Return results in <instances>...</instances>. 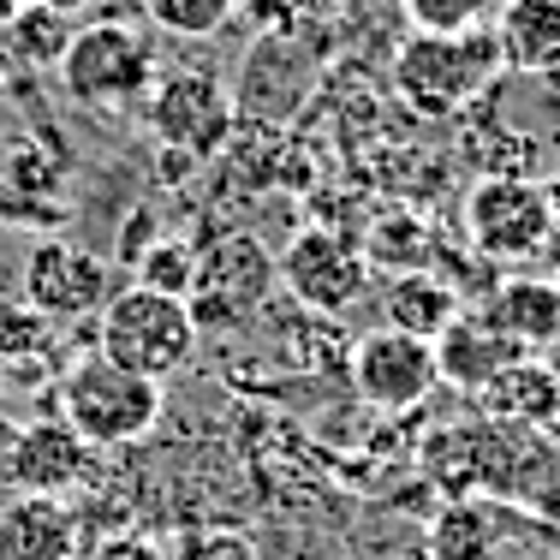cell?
<instances>
[{
	"label": "cell",
	"instance_id": "9a60e30c",
	"mask_svg": "<svg viewBox=\"0 0 560 560\" xmlns=\"http://www.w3.org/2000/svg\"><path fill=\"white\" fill-rule=\"evenodd\" d=\"M477 316L495 328L501 340H513L518 352H542L560 346V292L542 275H506L501 287H489L477 299Z\"/></svg>",
	"mask_w": 560,
	"mask_h": 560
},
{
	"label": "cell",
	"instance_id": "8fae6325",
	"mask_svg": "<svg viewBox=\"0 0 560 560\" xmlns=\"http://www.w3.org/2000/svg\"><path fill=\"white\" fill-rule=\"evenodd\" d=\"M108 299H114V275L96 250L48 238L24 262V311H36L43 323H72V316L102 311Z\"/></svg>",
	"mask_w": 560,
	"mask_h": 560
},
{
	"label": "cell",
	"instance_id": "ffe728a7",
	"mask_svg": "<svg viewBox=\"0 0 560 560\" xmlns=\"http://www.w3.org/2000/svg\"><path fill=\"white\" fill-rule=\"evenodd\" d=\"M495 501H506L513 513H525L530 525H542V518L560 513V442L555 435H525V442H518Z\"/></svg>",
	"mask_w": 560,
	"mask_h": 560
},
{
	"label": "cell",
	"instance_id": "f546056e",
	"mask_svg": "<svg viewBox=\"0 0 560 560\" xmlns=\"http://www.w3.org/2000/svg\"><path fill=\"white\" fill-rule=\"evenodd\" d=\"M12 435H19V423H7V418H0V453L12 447Z\"/></svg>",
	"mask_w": 560,
	"mask_h": 560
},
{
	"label": "cell",
	"instance_id": "d6986e66",
	"mask_svg": "<svg viewBox=\"0 0 560 560\" xmlns=\"http://www.w3.org/2000/svg\"><path fill=\"white\" fill-rule=\"evenodd\" d=\"M459 311H465V299L447 287L442 275H430V269L388 275V287H382V316H388L382 328H399V335H411V340H430L435 346V335H442Z\"/></svg>",
	"mask_w": 560,
	"mask_h": 560
},
{
	"label": "cell",
	"instance_id": "6da1fadb",
	"mask_svg": "<svg viewBox=\"0 0 560 560\" xmlns=\"http://www.w3.org/2000/svg\"><path fill=\"white\" fill-rule=\"evenodd\" d=\"M60 90L90 114H126L155 90V36L138 19H90L78 24L60 55Z\"/></svg>",
	"mask_w": 560,
	"mask_h": 560
},
{
	"label": "cell",
	"instance_id": "30bf717a",
	"mask_svg": "<svg viewBox=\"0 0 560 560\" xmlns=\"http://www.w3.org/2000/svg\"><path fill=\"white\" fill-rule=\"evenodd\" d=\"M435 346L430 340H411L399 328H370L352 346V388L364 406L376 411H411L435 394Z\"/></svg>",
	"mask_w": 560,
	"mask_h": 560
},
{
	"label": "cell",
	"instance_id": "5bb4252c",
	"mask_svg": "<svg viewBox=\"0 0 560 560\" xmlns=\"http://www.w3.org/2000/svg\"><path fill=\"white\" fill-rule=\"evenodd\" d=\"M84 525L72 501L55 495H7L0 501V560H78Z\"/></svg>",
	"mask_w": 560,
	"mask_h": 560
},
{
	"label": "cell",
	"instance_id": "2e32d148",
	"mask_svg": "<svg viewBox=\"0 0 560 560\" xmlns=\"http://www.w3.org/2000/svg\"><path fill=\"white\" fill-rule=\"evenodd\" d=\"M518 358H530V352H518L513 340H501L477 311H459L442 335H435V376L459 394H483L506 364H518Z\"/></svg>",
	"mask_w": 560,
	"mask_h": 560
},
{
	"label": "cell",
	"instance_id": "ba28073f",
	"mask_svg": "<svg viewBox=\"0 0 560 560\" xmlns=\"http://www.w3.org/2000/svg\"><path fill=\"white\" fill-rule=\"evenodd\" d=\"M275 275L287 287V299L311 316H346L370 292V262L352 238L328 233V226H304L287 238V250L275 257Z\"/></svg>",
	"mask_w": 560,
	"mask_h": 560
},
{
	"label": "cell",
	"instance_id": "7a4b0ae2",
	"mask_svg": "<svg viewBox=\"0 0 560 560\" xmlns=\"http://www.w3.org/2000/svg\"><path fill=\"white\" fill-rule=\"evenodd\" d=\"M501 66V48H495V31H471V36H418L411 31L406 43L394 48V90L411 114L423 119H453L465 114L489 84H495Z\"/></svg>",
	"mask_w": 560,
	"mask_h": 560
},
{
	"label": "cell",
	"instance_id": "5b68a950",
	"mask_svg": "<svg viewBox=\"0 0 560 560\" xmlns=\"http://www.w3.org/2000/svg\"><path fill=\"white\" fill-rule=\"evenodd\" d=\"M275 287H280L275 250L257 233H221L197 250L185 311H191L197 335H226V328L250 323L257 311H269Z\"/></svg>",
	"mask_w": 560,
	"mask_h": 560
},
{
	"label": "cell",
	"instance_id": "cb8c5ba5",
	"mask_svg": "<svg viewBox=\"0 0 560 560\" xmlns=\"http://www.w3.org/2000/svg\"><path fill=\"white\" fill-rule=\"evenodd\" d=\"M138 280L131 287H150V292H167V299H185L191 292V269H197V250L185 238H150V245L131 257Z\"/></svg>",
	"mask_w": 560,
	"mask_h": 560
},
{
	"label": "cell",
	"instance_id": "d4e9b609",
	"mask_svg": "<svg viewBox=\"0 0 560 560\" xmlns=\"http://www.w3.org/2000/svg\"><path fill=\"white\" fill-rule=\"evenodd\" d=\"M418 36H471L489 24V0H406Z\"/></svg>",
	"mask_w": 560,
	"mask_h": 560
},
{
	"label": "cell",
	"instance_id": "9c48e42d",
	"mask_svg": "<svg viewBox=\"0 0 560 560\" xmlns=\"http://www.w3.org/2000/svg\"><path fill=\"white\" fill-rule=\"evenodd\" d=\"M102 477V453L84 442L66 418H36V423H19L12 447L0 453V483L7 495H78Z\"/></svg>",
	"mask_w": 560,
	"mask_h": 560
},
{
	"label": "cell",
	"instance_id": "7402d4cb",
	"mask_svg": "<svg viewBox=\"0 0 560 560\" xmlns=\"http://www.w3.org/2000/svg\"><path fill=\"white\" fill-rule=\"evenodd\" d=\"M72 36H78V24L66 19V12L31 7V0L7 12V43L24 66H60V55L72 48Z\"/></svg>",
	"mask_w": 560,
	"mask_h": 560
},
{
	"label": "cell",
	"instance_id": "d6a6232c",
	"mask_svg": "<svg viewBox=\"0 0 560 560\" xmlns=\"http://www.w3.org/2000/svg\"><path fill=\"white\" fill-rule=\"evenodd\" d=\"M418 560H423V555H418Z\"/></svg>",
	"mask_w": 560,
	"mask_h": 560
},
{
	"label": "cell",
	"instance_id": "1f68e13d",
	"mask_svg": "<svg viewBox=\"0 0 560 560\" xmlns=\"http://www.w3.org/2000/svg\"><path fill=\"white\" fill-rule=\"evenodd\" d=\"M555 292H560V275H555Z\"/></svg>",
	"mask_w": 560,
	"mask_h": 560
},
{
	"label": "cell",
	"instance_id": "52a82bcc",
	"mask_svg": "<svg viewBox=\"0 0 560 560\" xmlns=\"http://www.w3.org/2000/svg\"><path fill=\"white\" fill-rule=\"evenodd\" d=\"M143 119H150L155 150H179L191 162L226 150L238 114H233V90L215 72H167L155 78V90L143 96Z\"/></svg>",
	"mask_w": 560,
	"mask_h": 560
},
{
	"label": "cell",
	"instance_id": "8992f818",
	"mask_svg": "<svg viewBox=\"0 0 560 560\" xmlns=\"http://www.w3.org/2000/svg\"><path fill=\"white\" fill-rule=\"evenodd\" d=\"M555 191L525 173H489L465 197V238L483 262H530L555 245Z\"/></svg>",
	"mask_w": 560,
	"mask_h": 560
},
{
	"label": "cell",
	"instance_id": "4316f807",
	"mask_svg": "<svg viewBox=\"0 0 560 560\" xmlns=\"http://www.w3.org/2000/svg\"><path fill=\"white\" fill-rule=\"evenodd\" d=\"M78 560H167V549L155 537H138V530H114V537H102L96 549H84Z\"/></svg>",
	"mask_w": 560,
	"mask_h": 560
},
{
	"label": "cell",
	"instance_id": "277c9868",
	"mask_svg": "<svg viewBox=\"0 0 560 560\" xmlns=\"http://www.w3.org/2000/svg\"><path fill=\"white\" fill-rule=\"evenodd\" d=\"M162 406H167L162 382L131 376V370H119L114 358H102V352L78 358L60 376V418L96 453L102 447H138L143 435L162 423Z\"/></svg>",
	"mask_w": 560,
	"mask_h": 560
},
{
	"label": "cell",
	"instance_id": "4fadbf2b",
	"mask_svg": "<svg viewBox=\"0 0 560 560\" xmlns=\"http://www.w3.org/2000/svg\"><path fill=\"white\" fill-rule=\"evenodd\" d=\"M518 530H530V518L513 513L506 501L459 495L430 513V525H423V560H501V549Z\"/></svg>",
	"mask_w": 560,
	"mask_h": 560
},
{
	"label": "cell",
	"instance_id": "ac0fdd59",
	"mask_svg": "<svg viewBox=\"0 0 560 560\" xmlns=\"http://www.w3.org/2000/svg\"><path fill=\"white\" fill-rule=\"evenodd\" d=\"M495 48L506 72H560V0H506L495 19Z\"/></svg>",
	"mask_w": 560,
	"mask_h": 560
},
{
	"label": "cell",
	"instance_id": "44dd1931",
	"mask_svg": "<svg viewBox=\"0 0 560 560\" xmlns=\"http://www.w3.org/2000/svg\"><path fill=\"white\" fill-rule=\"evenodd\" d=\"M430 257H435V245H430L423 215H411V209H388V215H376L370 245H364V262H376V269H388V275H418Z\"/></svg>",
	"mask_w": 560,
	"mask_h": 560
},
{
	"label": "cell",
	"instance_id": "484cf974",
	"mask_svg": "<svg viewBox=\"0 0 560 560\" xmlns=\"http://www.w3.org/2000/svg\"><path fill=\"white\" fill-rule=\"evenodd\" d=\"M167 560H257L245 530H226V525H203V530H185V537L167 542Z\"/></svg>",
	"mask_w": 560,
	"mask_h": 560
},
{
	"label": "cell",
	"instance_id": "3957f363",
	"mask_svg": "<svg viewBox=\"0 0 560 560\" xmlns=\"http://www.w3.org/2000/svg\"><path fill=\"white\" fill-rule=\"evenodd\" d=\"M197 340L203 335H197L185 299H167V292H150V287H119L96 311V352L150 382L179 376L197 358Z\"/></svg>",
	"mask_w": 560,
	"mask_h": 560
},
{
	"label": "cell",
	"instance_id": "f1b7e54d",
	"mask_svg": "<svg viewBox=\"0 0 560 560\" xmlns=\"http://www.w3.org/2000/svg\"><path fill=\"white\" fill-rule=\"evenodd\" d=\"M31 7H48V12H66V19H78V12H90L96 0H31Z\"/></svg>",
	"mask_w": 560,
	"mask_h": 560
},
{
	"label": "cell",
	"instance_id": "e0dca14e",
	"mask_svg": "<svg viewBox=\"0 0 560 560\" xmlns=\"http://www.w3.org/2000/svg\"><path fill=\"white\" fill-rule=\"evenodd\" d=\"M477 418L489 423H506V430H555L560 423V376L555 364H537V358H518L506 364L483 394H477Z\"/></svg>",
	"mask_w": 560,
	"mask_h": 560
},
{
	"label": "cell",
	"instance_id": "603a6c76",
	"mask_svg": "<svg viewBox=\"0 0 560 560\" xmlns=\"http://www.w3.org/2000/svg\"><path fill=\"white\" fill-rule=\"evenodd\" d=\"M143 24H155L162 36H185V43H209L233 24L238 0H138Z\"/></svg>",
	"mask_w": 560,
	"mask_h": 560
},
{
	"label": "cell",
	"instance_id": "7c38bea8",
	"mask_svg": "<svg viewBox=\"0 0 560 560\" xmlns=\"http://www.w3.org/2000/svg\"><path fill=\"white\" fill-rule=\"evenodd\" d=\"M311 84H316V60L292 36H262L245 55V78L233 84V114L257 119V126H280L287 114H299Z\"/></svg>",
	"mask_w": 560,
	"mask_h": 560
},
{
	"label": "cell",
	"instance_id": "4dcf8cb0",
	"mask_svg": "<svg viewBox=\"0 0 560 560\" xmlns=\"http://www.w3.org/2000/svg\"><path fill=\"white\" fill-rule=\"evenodd\" d=\"M489 7H506V0H489Z\"/></svg>",
	"mask_w": 560,
	"mask_h": 560
},
{
	"label": "cell",
	"instance_id": "83f0119b",
	"mask_svg": "<svg viewBox=\"0 0 560 560\" xmlns=\"http://www.w3.org/2000/svg\"><path fill=\"white\" fill-rule=\"evenodd\" d=\"M530 537H542V542H549V560H560V513L542 518V525H530Z\"/></svg>",
	"mask_w": 560,
	"mask_h": 560
}]
</instances>
